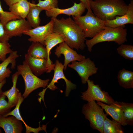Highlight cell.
I'll return each mask as SVG.
<instances>
[{
    "label": "cell",
    "mask_w": 133,
    "mask_h": 133,
    "mask_svg": "<svg viewBox=\"0 0 133 133\" xmlns=\"http://www.w3.org/2000/svg\"><path fill=\"white\" fill-rule=\"evenodd\" d=\"M53 21V32L63 37L64 42L71 48L83 50L86 46V39L81 30L71 18L60 19L51 17Z\"/></svg>",
    "instance_id": "cell-1"
},
{
    "label": "cell",
    "mask_w": 133,
    "mask_h": 133,
    "mask_svg": "<svg viewBox=\"0 0 133 133\" xmlns=\"http://www.w3.org/2000/svg\"><path fill=\"white\" fill-rule=\"evenodd\" d=\"M90 6L94 15L104 21L122 16L128 10V5L123 0H92Z\"/></svg>",
    "instance_id": "cell-2"
},
{
    "label": "cell",
    "mask_w": 133,
    "mask_h": 133,
    "mask_svg": "<svg viewBox=\"0 0 133 133\" xmlns=\"http://www.w3.org/2000/svg\"><path fill=\"white\" fill-rule=\"evenodd\" d=\"M127 33L125 25L116 28L106 27L91 39H86L85 44L90 52L94 45L100 43L114 42L120 45L127 41Z\"/></svg>",
    "instance_id": "cell-3"
},
{
    "label": "cell",
    "mask_w": 133,
    "mask_h": 133,
    "mask_svg": "<svg viewBox=\"0 0 133 133\" xmlns=\"http://www.w3.org/2000/svg\"><path fill=\"white\" fill-rule=\"evenodd\" d=\"M73 18L85 38L93 37L106 27L105 21L96 17L92 11H87L85 16L73 17Z\"/></svg>",
    "instance_id": "cell-4"
},
{
    "label": "cell",
    "mask_w": 133,
    "mask_h": 133,
    "mask_svg": "<svg viewBox=\"0 0 133 133\" xmlns=\"http://www.w3.org/2000/svg\"><path fill=\"white\" fill-rule=\"evenodd\" d=\"M17 72L23 78L25 85L24 91L22 95L24 99L26 98L32 91L40 87L45 88L50 80H43L34 75L24 60L22 64L17 66Z\"/></svg>",
    "instance_id": "cell-5"
},
{
    "label": "cell",
    "mask_w": 133,
    "mask_h": 133,
    "mask_svg": "<svg viewBox=\"0 0 133 133\" xmlns=\"http://www.w3.org/2000/svg\"><path fill=\"white\" fill-rule=\"evenodd\" d=\"M82 113L86 119L89 120L91 127L101 133H103V125L107 115L103 109L95 101L84 104L82 108Z\"/></svg>",
    "instance_id": "cell-6"
},
{
    "label": "cell",
    "mask_w": 133,
    "mask_h": 133,
    "mask_svg": "<svg viewBox=\"0 0 133 133\" xmlns=\"http://www.w3.org/2000/svg\"><path fill=\"white\" fill-rule=\"evenodd\" d=\"M88 87L87 90L82 93L81 98L83 100L89 102L96 101L106 104L110 105L115 104V101L107 92L101 90L98 84H96L93 81L88 79L87 81Z\"/></svg>",
    "instance_id": "cell-7"
},
{
    "label": "cell",
    "mask_w": 133,
    "mask_h": 133,
    "mask_svg": "<svg viewBox=\"0 0 133 133\" xmlns=\"http://www.w3.org/2000/svg\"><path fill=\"white\" fill-rule=\"evenodd\" d=\"M71 62L67 66L77 72L83 84L87 83L90 76L96 73L98 69L94 62L89 58H85L81 61H75Z\"/></svg>",
    "instance_id": "cell-8"
},
{
    "label": "cell",
    "mask_w": 133,
    "mask_h": 133,
    "mask_svg": "<svg viewBox=\"0 0 133 133\" xmlns=\"http://www.w3.org/2000/svg\"><path fill=\"white\" fill-rule=\"evenodd\" d=\"M53 20L51 18L50 21L45 25L32 28L24 32L23 34L30 36L29 41L39 42L45 46L46 38L53 32Z\"/></svg>",
    "instance_id": "cell-9"
},
{
    "label": "cell",
    "mask_w": 133,
    "mask_h": 133,
    "mask_svg": "<svg viewBox=\"0 0 133 133\" xmlns=\"http://www.w3.org/2000/svg\"><path fill=\"white\" fill-rule=\"evenodd\" d=\"M54 69V74L51 82L49 83L46 88L47 89L49 88L50 89L54 91L58 89L55 85L56 83H58L59 80L62 79L65 81L66 84V88L65 91V96L68 97L71 91L76 88V85L72 83L70 81L68 80L65 77L63 72L64 66L62 63L56 60L55 64Z\"/></svg>",
    "instance_id": "cell-10"
},
{
    "label": "cell",
    "mask_w": 133,
    "mask_h": 133,
    "mask_svg": "<svg viewBox=\"0 0 133 133\" xmlns=\"http://www.w3.org/2000/svg\"><path fill=\"white\" fill-rule=\"evenodd\" d=\"M58 58L60 57L61 54L64 57V69L65 70L68 65L73 61H80L85 58V56L79 54L70 47L65 42L59 44L57 46L54 52Z\"/></svg>",
    "instance_id": "cell-11"
},
{
    "label": "cell",
    "mask_w": 133,
    "mask_h": 133,
    "mask_svg": "<svg viewBox=\"0 0 133 133\" xmlns=\"http://www.w3.org/2000/svg\"><path fill=\"white\" fill-rule=\"evenodd\" d=\"M4 27L10 38L14 36H20L24 32L32 29L27 20L22 18L11 20Z\"/></svg>",
    "instance_id": "cell-12"
},
{
    "label": "cell",
    "mask_w": 133,
    "mask_h": 133,
    "mask_svg": "<svg viewBox=\"0 0 133 133\" xmlns=\"http://www.w3.org/2000/svg\"><path fill=\"white\" fill-rule=\"evenodd\" d=\"M86 9L84 4L82 2L79 3H74L73 5L70 7L65 9L53 8L45 11L46 16L48 17L56 18L58 15L64 14L68 16L77 17L82 16Z\"/></svg>",
    "instance_id": "cell-13"
},
{
    "label": "cell",
    "mask_w": 133,
    "mask_h": 133,
    "mask_svg": "<svg viewBox=\"0 0 133 133\" xmlns=\"http://www.w3.org/2000/svg\"><path fill=\"white\" fill-rule=\"evenodd\" d=\"M0 127L6 133H21L23 129L21 121L12 115H0Z\"/></svg>",
    "instance_id": "cell-14"
},
{
    "label": "cell",
    "mask_w": 133,
    "mask_h": 133,
    "mask_svg": "<svg viewBox=\"0 0 133 133\" xmlns=\"http://www.w3.org/2000/svg\"><path fill=\"white\" fill-rule=\"evenodd\" d=\"M64 42V38L61 35L53 32L49 34L46 38L45 44L48 55L47 73H50L53 70L55 66V64H53L50 57L51 50L58 44Z\"/></svg>",
    "instance_id": "cell-15"
},
{
    "label": "cell",
    "mask_w": 133,
    "mask_h": 133,
    "mask_svg": "<svg viewBox=\"0 0 133 133\" xmlns=\"http://www.w3.org/2000/svg\"><path fill=\"white\" fill-rule=\"evenodd\" d=\"M97 103L104 110L107 115L110 116L116 122L123 126L127 125L118 102L116 101L115 104L110 105L99 101Z\"/></svg>",
    "instance_id": "cell-16"
},
{
    "label": "cell",
    "mask_w": 133,
    "mask_h": 133,
    "mask_svg": "<svg viewBox=\"0 0 133 133\" xmlns=\"http://www.w3.org/2000/svg\"><path fill=\"white\" fill-rule=\"evenodd\" d=\"M25 61L32 72L36 76L47 72V59L34 57L27 53L25 55Z\"/></svg>",
    "instance_id": "cell-17"
},
{
    "label": "cell",
    "mask_w": 133,
    "mask_h": 133,
    "mask_svg": "<svg viewBox=\"0 0 133 133\" xmlns=\"http://www.w3.org/2000/svg\"><path fill=\"white\" fill-rule=\"evenodd\" d=\"M133 24V0L128 5V10L124 15L116 17L115 19L105 21L106 27L116 28L127 24Z\"/></svg>",
    "instance_id": "cell-18"
},
{
    "label": "cell",
    "mask_w": 133,
    "mask_h": 133,
    "mask_svg": "<svg viewBox=\"0 0 133 133\" xmlns=\"http://www.w3.org/2000/svg\"><path fill=\"white\" fill-rule=\"evenodd\" d=\"M10 54L8 57L0 63V82L10 76L11 71L8 66L11 64L12 68H15L16 60L19 57L16 51H13Z\"/></svg>",
    "instance_id": "cell-19"
},
{
    "label": "cell",
    "mask_w": 133,
    "mask_h": 133,
    "mask_svg": "<svg viewBox=\"0 0 133 133\" xmlns=\"http://www.w3.org/2000/svg\"><path fill=\"white\" fill-rule=\"evenodd\" d=\"M24 99V98L22 95L21 93L20 92L18 100L15 108L9 113L3 116H4L7 117L10 115H12L15 116L19 120L22 121L25 125L26 128V133H29L30 132L37 133L41 131L46 130V126L45 125L42 127H40L39 126V127L38 128H34L28 126L25 122L21 116L19 110L20 106L23 101Z\"/></svg>",
    "instance_id": "cell-20"
},
{
    "label": "cell",
    "mask_w": 133,
    "mask_h": 133,
    "mask_svg": "<svg viewBox=\"0 0 133 133\" xmlns=\"http://www.w3.org/2000/svg\"><path fill=\"white\" fill-rule=\"evenodd\" d=\"M19 75L17 71L13 75L12 77V87L9 90L2 93L7 97L8 102L12 108L16 106L18 100L20 92L19 89L16 88V86Z\"/></svg>",
    "instance_id": "cell-21"
},
{
    "label": "cell",
    "mask_w": 133,
    "mask_h": 133,
    "mask_svg": "<svg viewBox=\"0 0 133 133\" xmlns=\"http://www.w3.org/2000/svg\"><path fill=\"white\" fill-rule=\"evenodd\" d=\"M30 2L27 0H21L9 7V11L21 18L25 19L30 8Z\"/></svg>",
    "instance_id": "cell-22"
},
{
    "label": "cell",
    "mask_w": 133,
    "mask_h": 133,
    "mask_svg": "<svg viewBox=\"0 0 133 133\" xmlns=\"http://www.w3.org/2000/svg\"><path fill=\"white\" fill-rule=\"evenodd\" d=\"M35 4L30 2V9L26 18L27 21L33 28L40 26L41 19L39 14L44 10L41 8L35 6Z\"/></svg>",
    "instance_id": "cell-23"
},
{
    "label": "cell",
    "mask_w": 133,
    "mask_h": 133,
    "mask_svg": "<svg viewBox=\"0 0 133 133\" xmlns=\"http://www.w3.org/2000/svg\"><path fill=\"white\" fill-rule=\"evenodd\" d=\"M118 82L121 86L125 89L133 88V72L123 68L119 71Z\"/></svg>",
    "instance_id": "cell-24"
},
{
    "label": "cell",
    "mask_w": 133,
    "mask_h": 133,
    "mask_svg": "<svg viewBox=\"0 0 133 133\" xmlns=\"http://www.w3.org/2000/svg\"><path fill=\"white\" fill-rule=\"evenodd\" d=\"M44 45L38 42H32L29 48L27 53L32 57L37 58H48L47 50Z\"/></svg>",
    "instance_id": "cell-25"
},
{
    "label": "cell",
    "mask_w": 133,
    "mask_h": 133,
    "mask_svg": "<svg viewBox=\"0 0 133 133\" xmlns=\"http://www.w3.org/2000/svg\"><path fill=\"white\" fill-rule=\"evenodd\" d=\"M121 125L113 119L111 120L106 117L103 123V133H123Z\"/></svg>",
    "instance_id": "cell-26"
},
{
    "label": "cell",
    "mask_w": 133,
    "mask_h": 133,
    "mask_svg": "<svg viewBox=\"0 0 133 133\" xmlns=\"http://www.w3.org/2000/svg\"><path fill=\"white\" fill-rule=\"evenodd\" d=\"M127 125H133V104L123 102H118Z\"/></svg>",
    "instance_id": "cell-27"
},
{
    "label": "cell",
    "mask_w": 133,
    "mask_h": 133,
    "mask_svg": "<svg viewBox=\"0 0 133 133\" xmlns=\"http://www.w3.org/2000/svg\"><path fill=\"white\" fill-rule=\"evenodd\" d=\"M118 47L117 50L118 53L126 59H133V46L131 45L122 44Z\"/></svg>",
    "instance_id": "cell-28"
},
{
    "label": "cell",
    "mask_w": 133,
    "mask_h": 133,
    "mask_svg": "<svg viewBox=\"0 0 133 133\" xmlns=\"http://www.w3.org/2000/svg\"><path fill=\"white\" fill-rule=\"evenodd\" d=\"M21 18L9 11H4L1 7L0 1V21L4 26L9 21Z\"/></svg>",
    "instance_id": "cell-29"
},
{
    "label": "cell",
    "mask_w": 133,
    "mask_h": 133,
    "mask_svg": "<svg viewBox=\"0 0 133 133\" xmlns=\"http://www.w3.org/2000/svg\"><path fill=\"white\" fill-rule=\"evenodd\" d=\"M58 0H38V3L35 5L46 11L53 8H58Z\"/></svg>",
    "instance_id": "cell-30"
},
{
    "label": "cell",
    "mask_w": 133,
    "mask_h": 133,
    "mask_svg": "<svg viewBox=\"0 0 133 133\" xmlns=\"http://www.w3.org/2000/svg\"><path fill=\"white\" fill-rule=\"evenodd\" d=\"M6 96L2 94L0 95V115H4L11 111L12 107L5 100Z\"/></svg>",
    "instance_id": "cell-31"
},
{
    "label": "cell",
    "mask_w": 133,
    "mask_h": 133,
    "mask_svg": "<svg viewBox=\"0 0 133 133\" xmlns=\"http://www.w3.org/2000/svg\"><path fill=\"white\" fill-rule=\"evenodd\" d=\"M11 46L8 42H0V59L3 61L6 58L7 54L10 53L13 51L10 48Z\"/></svg>",
    "instance_id": "cell-32"
},
{
    "label": "cell",
    "mask_w": 133,
    "mask_h": 133,
    "mask_svg": "<svg viewBox=\"0 0 133 133\" xmlns=\"http://www.w3.org/2000/svg\"><path fill=\"white\" fill-rule=\"evenodd\" d=\"M10 38L5 30L4 26L0 21V42H8Z\"/></svg>",
    "instance_id": "cell-33"
},
{
    "label": "cell",
    "mask_w": 133,
    "mask_h": 133,
    "mask_svg": "<svg viewBox=\"0 0 133 133\" xmlns=\"http://www.w3.org/2000/svg\"><path fill=\"white\" fill-rule=\"evenodd\" d=\"M80 2L83 3L85 5L86 9L88 11H92L90 8V2L92 0H79Z\"/></svg>",
    "instance_id": "cell-34"
},
{
    "label": "cell",
    "mask_w": 133,
    "mask_h": 133,
    "mask_svg": "<svg viewBox=\"0 0 133 133\" xmlns=\"http://www.w3.org/2000/svg\"><path fill=\"white\" fill-rule=\"evenodd\" d=\"M9 7L19 1L21 0H4Z\"/></svg>",
    "instance_id": "cell-35"
},
{
    "label": "cell",
    "mask_w": 133,
    "mask_h": 133,
    "mask_svg": "<svg viewBox=\"0 0 133 133\" xmlns=\"http://www.w3.org/2000/svg\"><path fill=\"white\" fill-rule=\"evenodd\" d=\"M6 83V79L3 80L2 82H0V95L2 94V88Z\"/></svg>",
    "instance_id": "cell-36"
},
{
    "label": "cell",
    "mask_w": 133,
    "mask_h": 133,
    "mask_svg": "<svg viewBox=\"0 0 133 133\" xmlns=\"http://www.w3.org/2000/svg\"><path fill=\"white\" fill-rule=\"evenodd\" d=\"M1 133V130L0 129V133Z\"/></svg>",
    "instance_id": "cell-37"
},
{
    "label": "cell",
    "mask_w": 133,
    "mask_h": 133,
    "mask_svg": "<svg viewBox=\"0 0 133 133\" xmlns=\"http://www.w3.org/2000/svg\"><path fill=\"white\" fill-rule=\"evenodd\" d=\"M0 61H1V60H0Z\"/></svg>",
    "instance_id": "cell-38"
}]
</instances>
